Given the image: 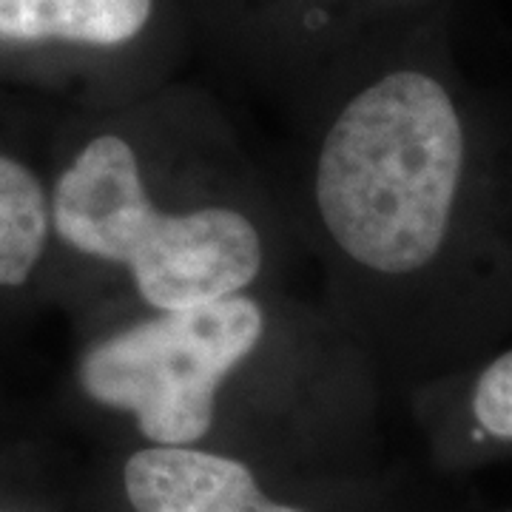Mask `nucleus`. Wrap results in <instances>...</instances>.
I'll use <instances>...</instances> for the list:
<instances>
[{
    "label": "nucleus",
    "instance_id": "obj_8",
    "mask_svg": "<svg viewBox=\"0 0 512 512\" xmlns=\"http://www.w3.org/2000/svg\"><path fill=\"white\" fill-rule=\"evenodd\" d=\"M0 37L37 43V0H0Z\"/></svg>",
    "mask_w": 512,
    "mask_h": 512
},
{
    "label": "nucleus",
    "instance_id": "obj_7",
    "mask_svg": "<svg viewBox=\"0 0 512 512\" xmlns=\"http://www.w3.org/2000/svg\"><path fill=\"white\" fill-rule=\"evenodd\" d=\"M470 416L495 441H512V348L501 350L470 384Z\"/></svg>",
    "mask_w": 512,
    "mask_h": 512
},
{
    "label": "nucleus",
    "instance_id": "obj_6",
    "mask_svg": "<svg viewBox=\"0 0 512 512\" xmlns=\"http://www.w3.org/2000/svg\"><path fill=\"white\" fill-rule=\"evenodd\" d=\"M151 0H37V43L120 46L143 32Z\"/></svg>",
    "mask_w": 512,
    "mask_h": 512
},
{
    "label": "nucleus",
    "instance_id": "obj_4",
    "mask_svg": "<svg viewBox=\"0 0 512 512\" xmlns=\"http://www.w3.org/2000/svg\"><path fill=\"white\" fill-rule=\"evenodd\" d=\"M131 512H308L262 490L234 456L205 447H140L123 464Z\"/></svg>",
    "mask_w": 512,
    "mask_h": 512
},
{
    "label": "nucleus",
    "instance_id": "obj_2",
    "mask_svg": "<svg viewBox=\"0 0 512 512\" xmlns=\"http://www.w3.org/2000/svg\"><path fill=\"white\" fill-rule=\"evenodd\" d=\"M52 239L126 268L148 311L171 313L245 293L265 265L256 222L234 205L163 211L137 151L94 134L49 185Z\"/></svg>",
    "mask_w": 512,
    "mask_h": 512
},
{
    "label": "nucleus",
    "instance_id": "obj_3",
    "mask_svg": "<svg viewBox=\"0 0 512 512\" xmlns=\"http://www.w3.org/2000/svg\"><path fill=\"white\" fill-rule=\"evenodd\" d=\"M265 333L268 311L248 293L151 311L80 353L77 387L103 410L128 416L151 447H197L217 421L222 387Z\"/></svg>",
    "mask_w": 512,
    "mask_h": 512
},
{
    "label": "nucleus",
    "instance_id": "obj_1",
    "mask_svg": "<svg viewBox=\"0 0 512 512\" xmlns=\"http://www.w3.org/2000/svg\"><path fill=\"white\" fill-rule=\"evenodd\" d=\"M473 151L436 77L390 72L325 131L313 205L333 248L359 271L413 279L439 262L470 191Z\"/></svg>",
    "mask_w": 512,
    "mask_h": 512
},
{
    "label": "nucleus",
    "instance_id": "obj_5",
    "mask_svg": "<svg viewBox=\"0 0 512 512\" xmlns=\"http://www.w3.org/2000/svg\"><path fill=\"white\" fill-rule=\"evenodd\" d=\"M49 242V188L29 165L0 151V291L26 288Z\"/></svg>",
    "mask_w": 512,
    "mask_h": 512
}]
</instances>
